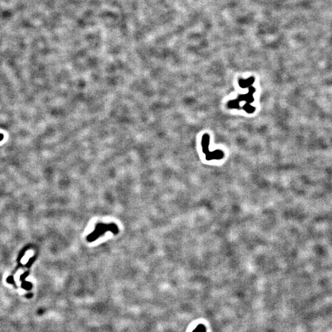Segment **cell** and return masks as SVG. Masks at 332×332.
I'll return each mask as SVG.
<instances>
[{
  "label": "cell",
  "mask_w": 332,
  "mask_h": 332,
  "mask_svg": "<svg viewBox=\"0 0 332 332\" xmlns=\"http://www.w3.org/2000/svg\"><path fill=\"white\" fill-rule=\"evenodd\" d=\"M193 332H205V327L202 325H200L194 330Z\"/></svg>",
  "instance_id": "1"
}]
</instances>
